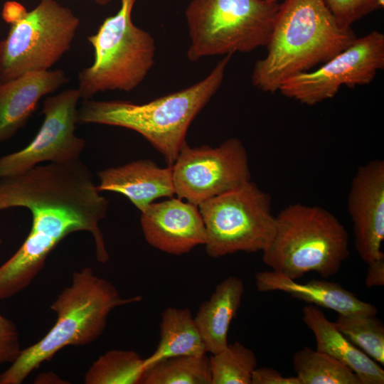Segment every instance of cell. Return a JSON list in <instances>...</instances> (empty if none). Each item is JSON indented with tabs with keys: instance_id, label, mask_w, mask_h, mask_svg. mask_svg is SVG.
Masks as SVG:
<instances>
[{
	"instance_id": "obj_1",
	"label": "cell",
	"mask_w": 384,
	"mask_h": 384,
	"mask_svg": "<svg viewBox=\"0 0 384 384\" xmlns=\"http://www.w3.org/2000/svg\"><path fill=\"white\" fill-rule=\"evenodd\" d=\"M108 200L100 194L90 169L80 159L37 165L0 178V210L23 207L32 215L31 231L56 233L64 238L77 231L93 237L97 261L109 260L100 222Z\"/></svg>"
},
{
	"instance_id": "obj_2",
	"label": "cell",
	"mask_w": 384,
	"mask_h": 384,
	"mask_svg": "<svg viewBox=\"0 0 384 384\" xmlns=\"http://www.w3.org/2000/svg\"><path fill=\"white\" fill-rule=\"evenodd\" d=\"M356 38L351 28L338 25L323 0H285L279 4L267 55L254 65L252 82L274 93L283 81L327 62Z\"/></svg>"
},
{
	"instance_id": "obj_3",
	"label": "cell",
	"mask_w": 384,
	"mask_h": 384,
	"mask_svg": "<svg viewBox=\"0 0 384 384\" xmlns=\"http://www.w3.org/2000/svg\"><path fill=\"white\" fill-rule=\"evenodd\" d=\"M232 55H225L201 81L144 104L121 100H84L78 110L77 122L135 131L149 142L171 166L186 142L190 124L222 85Z\"/></svg>"
},
{
	"instance_id": "obj_4",
	"label": "cell",
	"mask_w": 384,
	"mask_h": 384,
	"mask_svg": "<svg viewBox=\"0 0 384 384\" xmlns=\"http://www.w3.org/2000/svg\"><path fill=\"white\" fill-rule=\"evenodd\" d=\"M142 299L139 295L122 298L110 281L95 275L90 267L74 272L70 285L50 306L57 314L55 324L40 341L21 350L0 374V384H21L62 348L94 342L105 331L113 309Z\"/></svg>"
},
{
	"instance_id": "obj_5",
	"label": "cell",
	"mask_w": 384,
	"mask_h": 384,
	"mask_svg": "<svg viewBox=\"0 0 384 384\" xmlns=\"http://www.w3.org/2000/svg\"><path fill=\"white\" fill-rule=\"evenodd\" d=\"M262 252L267 266L292 279L311 272L326 279L348 257L349 237L326 209L293 203L275 215L273 235Z\"/></svg>"
},
{
	"instance_id": "obj_6",
	"label": "cell",
	"mask_w": 384,
	"mask_h": 384,
	"mask_svg": "<svg viewBox=\"0 0 384 384\" xmlns=\"http://www.w3.org/2000/svg\"><path fill=\"white\" fill-rule=\"evenodd\" d=\"M135 1L121 0L119 10L87 36L94 61L78 74L81 100H91L98 92L108 90L132 91L153 67L155 41L149 33L132 22Z\"/></svg>"
},
{
	"instance_id": "obj_7",
	"label": "cell",
	"mask_w": 384,
	"mask_h": 384,
	"mask_svg": "<svg viewBox=\"0 0 384 384\" xmlns=\"http://www.w3.org/2000/svg\"><path fill=\"white\" fill-rule=\"evenodd\" d=\"M267 0H192L185 11L187 58L248 53L267 44L279 11Z\"/></svg>"
},
{
	"instance_id": "obj_8",
	"label": "cell",
	"mask_w": 384,
	"mask_h": 384,
	"mask_svg": "<svg viewBox=\"0 0 384 384\" xmlns=\"http://www.w3.org/2000/svg\"><path fill=\"white\" fill-rule=\"evenodd\" d=\"M5 21L11 26L0 41V82L50 70L70 49L80 23L56 0H41L30 11L21 5Z\"/></svg>"
},
{
	"instance_id": "obj_9",
	"label": "cell",
	"mask_w": 384,
	"mask_h": 384,
	"mask_svg": "<svg viewBox=\"0 0 384 384\" xmlns=\"http://www.w3.org/2000/svg\"><path fill=\"white\" fill-rule=\"evenodd\" d=\"M271 197L251 181L198 206L206 231L207 255L262 252L274 230Z\"/></svg>"
},
{
	"instance_id": "obj_10",
	"label": "cell",
	"mask_w": 384,
	"mask_h": 384,
	"mask_svg": "<svg viewBox=\"0 0 384 384\" xmlns=\"http://www.w3.org/2000/svg\"><path fill=\"white\" fill-rule=\"evenodd\" d=\"M171 169L175 194L196 206L251 181L247 151L236 138L216 147L186 142Z\"/></svg>"
},
{
	"instance_id": "obj_11",
	"label": "cell",
	"mask_w": 384,
	"mask_h": 384,
	"mask_svg": "<svg viewBox=\"0 0 384 384\" xmlns=\"http://www.w3.org/2000/svg\"><path fill=\"white\" fill-rule=\"evenodd\" d=\"M384 68V35L373 31L314 71L293 75L278 91L302 104L314 105L334 97L342 85L353 88L370 83Z\"/></svg>"
},
{
	"instance_id": "obj_12",
	"label": "cell",
	"mask_w": 384,
	"mask_h": 384,
	"mask_svg": "<svg viewBox=\"0 0 384 384\" xmlns=\"http://www.w3.org/2000/svg\"><path fill=\"white\" fill-rule=\"evenodd\" d=\"M77 88L49 96L43 104L44 118L31 142L22 149L0 157V178L24 172L42 162L64 164L80 159L85 140L75 128L78 102Z\"/></svg>"
},
{
	"instance_id": "obj_13",
	"label": "cell",
	"mask_w": 384,
	"mask_h": 384,
	"mask_svg": "<svg viewBox=\"0 0 384 384\" xmlns=\"http://www.w3.org/2000/svg\"><path fill=\"white\" fill-rule=\"evenodd\" d=\"M347 206L353 223L355 247L363 262L384 256V161L372 160L357 169Z\"/></svg>"
},
{
	"instance_id": "obj_14",
	"label": "cell",
	"mask_w": 384,
	"mask_h": 384,
	"mask_svg": "<svg viewBox=\"0 0 384 384\" xmlns=\"http://www.w3.org/2000/svg\"><path fill=\"white\" fill-rule=\"evenodd\" d=\"M141 213L144 238L160 251L181 255L206 242V231L198 206L171 198L153 202Z\"/></svg>"
},
{
	"instance_id": "obj_15",
	"label": "cell",
	"mask_w": 384,
	"mask_h": 384,
	"mask_svg": "<svg viewBox=\"0 0 384 384\" xmlns=\"http://www.w3.org/2000/svg\"><path fill=\"white\" fill-rule=\"evenodd\" d=\"M68 82L61 69L30 72L0 82V144L11 139L26 125L43 96Z\"/></svg>"
},
{
	"instance_id": "obj_16",
	"label": "cell",
	"mask_w": 384,
	"mask_h": 384,
	"mask_svg": "<svg viewBox=\"0 0 384 384\" xmlns=\"http://www.w3.org/2000/svg\"><path fill=\"white\" fill-rule=\"evenodd\" d=\"M100 192L126 196L141 212L157 198L175 194L171 166L161 168L149 159L134 161L97 173Z\"/></svg>"
},
{
	"instance_id": "obj_17",
	"label": "cell",
	"mask_w": 384,
	"mask_h": 384,
	"mask_svg": "<svg viewBox=\"0 0 384 384\" xmlns=\"http://www.w3.org/2000/svg\"><path fill=\"white\" fill-rule=\"evenodd\" d=\"M255 282L259 292H283L316 306L334 310L338 314L376 316L378 313L376 306L359 299L353 293L335 282L313 279L299 283L272 270L257 272Z\"/></svg>"
},
{
	"instance_id": "obj_18",
	"label": "cell",
	"mask_w": 384,
	"mask_h": 384,
	"mask_svg": "<svg viewBox=\"0 0 384 384\" xmlns=\"http://www.w3.org/2000/svg\"><path fill=\"white\" fill-rule=\"evenodd\" d=\"M303 321L314 334L317 351L348 366L361 384L384 383V370L380 364L351 342L318 306H304Z\"/></svg>"
},
{
	"instance_id": "obj_19",
	"label": "cell",
	"mask_w": 384,
	"mask_h": 384,
	"mask_svg": "<svg viewBox=\"0 0 384 384\" xmlns=\"http://www.w3.org/2000/svg\"><path fill=\"white\" fill-rule=\"evenodd\" d=\"M244 294L242 279L229 277L218 284L210 298L200 305L193 317L207 353L215 354L228 346L230 325Z\"/></svg>"
},
{
	"instance_id": "obj_20",
	"label": "cell",
	"mask_w": 384,
	"mask_h": 384,
	"mask_svg": "<svg viewBox=\"0 0 384 384\" xmlns=\"http://www.w3.org/2000/svg\"><path fill=\"white\" fill-rule=\"evenodd\" d=\"M205 345L188 308L167 307L161 313L160 339L154 353L144 358V369L166 358L203 356Z\"/></svg>"
},
{
	"instance_id": "obj_21",
	"label": "cell",
	"mask_w": 384,
	"mask_h": 384,
	"mask_svg": "<svg viewBox=\"0 0 384 384\" xmlns=\"http://www.w3.org/2000/svg\"><path fill=\"white\" fill-rule=\"evenodd\" d=\"M293 366L301 384H361L348 366L308 346L294 354Z\"/></svg>"
},
{
	"instance_id": "obj_22",
	"label": "cell",
	"mask_w": 384,
	"mask_h": 384,
	"mask_svg": "<svg viewBox=\"0 0 384 384\" xmlns=\"http://www.w3.org/2000/svg\"><path fill=\"white\" fill-rule=\"evenodd\" d=\"M209 358L178 356L162 359L144 372L141 384H210Z\"/></svg>"
},
{
	"instance_id": "obj_23",
	"label": "cell",
	"mask_w": 384,
	"mask_h": 384,
	"mask_svg": "<svg viewBox=\"0 0 384 384\" xmlns=\"http://www.w3.org/2000/svg\"><path fill=\"white\" fill-rule=\"evenodd\" d=\"M144 358L135 351L111 350L96 360L85 374L86 384H139Z\"/></svg>"
},
{
	"instance_id": "obj_24",
	"label": "cell",
	"mask_w": 384,
	"mask_h": 384,
	"mask_svg": "<svg viewBox=\"0 0 384 384\" xmlns=\"http://www.w3.org/2000/svg\"><path fill=\"white\" fill-rule=\"evenodd\" d=\"M254 351L239 341L228 345L209 358L210 384H251L257 368Z\"/></svg>"
},
{
	"instance_id": "obj_25",
	"label": "cell",
	"mask_w": 384,
	"mask_h": 384,
	"mask_svg": "<svg viewBox=\"0 0 384 384\" xmlns=\"http://www.w3.org/2000/svg\"><path fill=\"white\" fill-rule=\"evenodd\" d=\"M335 326L351 342L384 365V325L375 315L338 314Z\"/></svg>"
},
{
	"instance_id": "obj_26",
	"label": "cell",
	"mask_w": 384,
	"mask_h": 384,
	"mask_svg": "<svg viewBox=\"0 0 384 384\" xmlns=\"http://www.w3.org/2000/svg\"><path fill=\"white\" fill-rule=\"evenodd\" d=\"M338 25L351 28L356 21L376 11L375 0H323Z\"/></svg>"
},
{
	"instance_id": "obj_27",
	"label": "cell",
	"mask_w": 384,
	"mask_h": 384,
	"mask_svg": "<svg viewBox=\"0 0 384 384\" xmlns=\"http://www.w3.org/2000/svg\"><path fill=\"white\" fill-rule=\"evenodd\" d=\"M21 350L15 324L0 314V366L14 362Z\"/></svg>"
},
{
	"instance_id": "obj_28",
	"label": "cell",
	"mask_w": 384,
	"mask_h": 384,
	"mask_svg": "<svg viewBox=\"0 0 384 384\" xmlns=\"http://www.w3.org/2000/svg\"><path fill=\"white\" fill-rule=\"evenodd\" d=\"M251 384H301V382L297 376L284 377L275 369L262 367L254 370Z\"/></svg>"
},
{
	"instance_id": "obj_29",
	"label": "cell",
	"mask_w": 384,
	"mask_h": 384,
	"mask_svg": "<svg viewBox=\"0 0 384 384\" xmlns=\"http://www.w3.org/2000/svg\"><path fill=\"white\" fill-rule=\"evenodd\" d=\"M367 270L365 280L368 288L380 287L384 285V256L374 260L367 264Z\"/></svg>"
},
{
	"instance_id": "obj_30",
	"label": "cell",
	"mask_w": 384,
	"mask_h": 384,
	"mask_svg": "<svg viewBox=\"0 0 384 384\" xmlns=\"http://www.w3.org/2000/svg\"><path fill=\"white\" fill-rule=\"evenodd\" d=\"M39 378H43V379H39V380H36L35 383H38L39 381H41L40 383H44L45 381H47L46 383H50V381H53V383H56V382L55 381H57L58 383H61V382L60 381H63L60 378H58L56 375L52 373V374H50V373H46V374H42V375H39Z\"/></svg>"
},
{
	"instance_id": "obj_31",
	"label": "cell",
	"mask_w": 384,
	"mask_h": 384,
	"mask_svg": "<svg viewBox=\"0 0 384 384\" xmlns=\"http://www.w3.org/2000/svg\"><path fill=\"white\" fill-rule=\"evenodd\" d=\"M92 1L100 6L107 5L112 1V0H92Z\"/></svg>"
},
{
	"instance_id": "obj_32",
	"label": "cell",
	"mask_w": 384,
	"mask_h": 384,
	"mask_svg": "<svg viewBox=\"0 0 384 384\" xmlns=\"http://www.w3.org/2000/svg\"><path fill=\"white\" fill-rule=\"evenodd\" d=\"M384 6V0H375V9H382Z\"/></svg>"
},
{
	"instance_id": "obj_33",
	"label": "cell",
	"mask_w": 384,
	"mask_h": 384,
	"mask_svg": "<svg viewBox=\"0 0 384 384\" xmlns=\"http://www.w3.org/2000/svg\"><path fill=\"white\" fill-rule=\"evenodd\" d=\"M270 2H278L279 0H267Z\"/></svg>"
}]
</instances>
